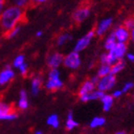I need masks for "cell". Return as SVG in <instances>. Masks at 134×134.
<instances>
[{
	"label": "cell",
	"mask_w": 134,
	"mask_h": 134,
	"mask_svg": "<svg viewBox=\"0 0 134 134\" xmlns=\"http://www.w3.org/2000/svg\"><path fill=\"white\" fill-rule=\"evenodd\" d=\"M70 40H71V36H70L69 34L62 33L57 37V38H56V44H57V46H59V47H62V46H64L65 44H67Z\"/></svg>",
	"instance_id": "7402d4cb"
},
{
	"label": "cell",
	"mask_w": 134,
	"mask_h": 134,
	"mask_svg": "<svg viewBox=\"0 0 134 134\" xmlns=\"http://www.w3.org/2000/svg\"><path fill=\"white\" fill-rule=\"evenodd\" d=\"M15 77V72L9 66H7L3 70L0 71V85H6L13 80Z\"/></svg>",
	"instance_id": "7c38bea8"
},
{
	"label": "cell",
	"mask_w": 134,
	"mask_h": 134,
	"mask_svg": "<svg viewBox=\"0 0 134 134\" xmlns=\"http://www.w3.org/2000/svg\"><path fill=\"white\" fill-rule=\"evenodd\" d=\"M116 78L113 74H108L104 77H100L98 79V83L96 85V88L99 91H102L103 93H106L107 91H110L113 89L115 85Z\"/></svg>",
	"instance_id": "5b68a950"
},
{
	"label": "cell",
	"mask_w": 134,
	"mask_h": 134,
	"mask_svg": "<svg viewBox=\"0 0 134 134\" xmlns=\"http://www.w3.org/2000/svg\"><path fill=\"white\" fill-rule=\"evenodd\" d=\"M110 73H111V66L100 64V66H99V68L98 69V72H97V75L100 78V77H104Z\"/></svg>",
	"instance_id": "cb8c5ba5"
},
{
	"label": "cell",
	"mask_w": 134,
	"mask_h": 134,
	"mask_svg": "<svg viewBox=\"0 0 134 134\" xmlns=\"http://www.w3.org/2000/svg\"><path fill=\"white\" fill-rule=\"evenodd\" d=\"M65 127H66V130L70 131V130H73L76 127H78V122H77L75 119H74V116L72 112H69L67 115V119H66V122H65Z\"/></svg>",
	"instance_id": "ac0fdd59"
},
{
	"label": "cell",
	"mask_w": 134,
	"mask_h": 134,
	"mask_svg": "<svg viewBox=\"0 0 134 134\" xmlns=\"http://www.w3.org/2000/svg\"><path fill=\"white\" fill-rule=\"evenodd\" d=\"M46 123L49 127H54V129H57L60 125V121H59V117H58L57 114H53L51 115L48 116L47 120H46Z\"/></svg>",
	"instance_id": "ffe728a7"
},
{
	"label": "cell",
	"mask_w": 134,
	"mask_h": 134,
	"mask_svg": "<svg viewBox=\"0 0 134 134\" xmlns=\"http://www.w3.org/2000/svg\"><path fill=\"white\" fill-rule=\"evenodd\" d=\"M116 42H117V41H116L115 38H114V34L111 33L110 35H108V36L106 37L105 40H104V48H105L107 51H109V50H111L114 45L116 44Z\"/></svg>",
	"instance_id": "603a6c76"
},
{
	"label": "cell",
	"mask_w": 134,
	"mask_h": 134,
	"mask_svg": "<svg viewBox=\"0 0 134 134\" xmlns=\"http://www.w3.org/2000/svg\"><path fill=\"white\" fill-rule=\"evenodd\" d=\"M99 61H100V64L107 65V54H101L99 56Z\"/></svg>",
	"instance_id": "d6a6232c"
},
{
	"label": "cell",
	"mask_w": 134,
	"mask_h": 134,
	"mask_svg": "<svg viewBox=\"0 0 134 134\" xmlns=\"http://www.w3.org/2000/svg\"><path fill=\"white\" fill-rule=\"evenodd\" d=\"M126 56H127V61H130V62H131V63H134V54H132V53H127Z\"/></svg>",
	"instance_id": "836d02e7"
},
{
	"label": "cell",
	"mask_w": 134,
	"mask_h": 134,
	"mask_svg": "<svg viewBox=\"0 0 134 134\" xmlns=\"http://www.w3.org/2000/svg\"><path fill=\"white\" fill-rule=\"evenodd\" d=\"M96 89V83H94L91 80H87L85 81L83 85H81L80 89H79L78 95L79 98L81 97H85L86 95L90 94L91 92H93Z\"/></svg>",
	"instance_id": "4fadbf2b"
},
{
	"label": "cell",
	"mask_w": 134,
	"mask_h": 134,
	"mask_svg": "<svg viewBox=\"0 0 134 134\" xmlns=\"http://www.w3.org/2000/svg\"><path fill=\"white\" fill-rule=\"evenodd\" d=\"M25 19V9L16 7L14 5H9L5 8L0 16V29L4 34L17 26Z\"/></svg>",
	"instance_id": "6da1fadb"
},
{
	"label": "cell",
	"mask_w": 134,
	"mask_h": 134,
	"mask_svg": "<svg viewBox=\"0 0 134 134\" xmlns=\"http://www.w3.org/2000/svg\"><path fill=\"white\" fill-rule=\"evenodd\" d=\"M17 69H18L19 72L22 74L23 76H25V75L27 74V72H28V66H27L26 63H24V64L21 65Z\"/></svg>",
	"instance_id": "f546056e"
},
{
	"label": "cell",
	"mask_w": 134,
	"mask_h": 134,
	"mask_svg": "<svg viewBox=\"0 0 134 134\" xmlns=\"http://www.w3.org/2000/svg\"><path fill=\"white\" fill-rule=\"evenodd\" d=\"M42 85V79L40 76H35L31 79V83H30V91L33 96H38L41 88Z\"/></svg>",
	"instance_id": "9a60e30c"
},
{
	"label": "cell",
	"mask_w": 134,
	"mask_h": 134,
	"mask_svg": "<svg viewBox=\"0 0 134 134\" xmlns=\"http://www.w3.org/2000/svg\"><path fill=\"white\" fill-rule=\"evenodd\" d=\"M98 79H99V77H98V75H96V76H93V77H92V78L90 79V80H91L94 83H96V85H97V83H98Z\"/></svg>",
	"instance_id": "8d00e7d4"
},
{
	"label": "cell",
	"mask_w": 134,
	"mask_h": 134,
	"mask_svg": "<svg viewBox=\"0 0 134 134\" xmlns=\"http://www.w3.org/2000/svg\"><path fill=\"white\" fill-rule=\"evenodd\" d=\"M11 5H14L16 7L22 8V9H25V7H27L29 5V3L31 2L30 0H9Z\"/></svg>",
	"instance_id": "484cf974"
},
{
	"label": "cell",
	"mask_w": 134,
	"mask_h": 134,
	"mask_svg": "<svg viewBox=\"0 0 134 134\" xmlns=\"http://www.w3.org/2000/svg\"><path fill=\"white\" fill-rule=\"evenodd\" d=\"M122 95H123V92L121 91L120 89H117V90H114V91L113 92L112 96L114 98H120Z\"/></svg>",
	"instance_id": "1f68e13d"
},
{
	"label": "cell",
	"mask_w": 134,
	"mask_h": 134,
	"mask_svg": "<svg viewBox=\"0 0 134 134\" xmlns=\"http://www.w3.org/2000/svg\"><path fill=\"white\" fill-rule=\"evenodd\" d=\"M117 42L127 43L130 40V30L125 26H117L113 32Z\"/></svg>",
	"instance_id": "8fae6325"
},
{
	"label": "cell",
	"mask_w": 134,
	"mask_h": 134,
	"mask_svg": "<svg viewBox=\"0 0 134 134\" xmlns=\"http://www.w3.org/2000/svg\"><path fill=\"white\" fill-rule=\"evenodd\" d=\"M133 87H134V83H132V82H127V83H126L125 85H123L121 91L123 92V94H125V93H127L129 91H130Z\"/></svg>",
	"instance_id": "f1b7e54d"
},
{
	"label": "cell",
	"mask_w": 134,
	"mask_h": 134,
	"mask_svg": "<svg viewBox=\"0 0 134 134\" xmlns=\"http://www.w3.org/2000/svg\"><path fill=\"white\" fill-rule=\"evenodd\" d=\"M24 63H25V56L24 54H18L14 58L13 63H12V66L15 69H18L21 65H23Z\"/></svg>",
	"instance_id": "4316f807"
},
{
	"label": "cell",
	"mask_w": 134,
	"mask_h": 134,
	"mask_svg": "<svg viewBox=\"0 0 134 134\" xmlns=\"http://www.w3.org/2000/svg\"><path fill=\"white\" fill-rule=\"evenodd\" d=\"M44 86L49 91H56L63 86V81L60 79V72L57 69H51Z\"/></svg>",
	"instance_id": "3957f363"
},
{
	"label": "cell",
	"mask_w": 134,
	"mask_h": 134,
	"mask_svg": "<svg viewBox=\"0 0 134 134\" xmlns=\"http://www.w3.org/2000/svg\"><path fill=\"white\" fill-rule=\"evenodd\" d=\"M35 134H43L42 131H40V130H38V131L35 132Z\"/></svg>",
	"instance_id": "ab89813d"
},
{
	"label": "cell",
	"mask_w": 134,
	"mask_h": 134,
	"mask_svg": "<svg viewBox=\"0 0 134 134\" xmlns=\"http://www.w3.org/2000/svg\"><path fill=\"white\" fill-rule=\"evenodd\" d=\"M124 26L129 30H131L134 28V18L133 17H129L124 22Z\"/></svg>",
	"instance_id": "83f0119b"
},
{
	"label": "cell",
	"mask_w": 134,
	"mask_h": 134,
	"mask_svg": "<svg viewBox=\"0 0 134 134\" xmlns=\"http://www.w3.org/2000/svg\"><path fill=\"white\" fill-rule=\"evenodd\" d=\"M95 36H96V34H95L94 30H91V31L87 32L85 35H83V37H81L76 41V43L74 45L73 51H76V52H78V53H80V52L85 50L89 46L90 43L92 42V40H93Z\"/></svg>",
	"instance_id": "52a82bcc"
},
{
	"label": "cell",
	"mask_w": 134,
	"mask_h": 134,
	"mask_svg": "<svg viewBox=\"0 0 134 134\" xmlns=\"http://www.w3.org/2000/svg\"><path fill=\"white\" fill-rule=\"evenodd\" d=\"M99 100L101 101L102 109L104 112H109L110 110L112 109L113 105H114V98H113L112 95L104 93V95L101 97V98Z\"/></svg>",
	"instance_id": "2e32d148"
},
{
	"label": "cell",
	"mask_w": 134,
	"mask_h": 134,
	"mask_svg": "<svg viewBox=\"0 0 134 134\" xmlns=\"http://www.w3.org/2000/svg\"><path fill=\"white\" fill-rule=\"evenodd\" d=\"M104 95L102 91H99L98 89H95L93 92H91L90 94L86 95L85 97H81L80 100L83 101V102H88V101H93V100H98L100 99L101 97Z\"/></svg>",
	"instance_id": "e0dca14e"
},
{
	"label": "cell",
	"mask_w": 134,
	"mask_h": 134,
	"mask_svg": "<svg viewBox=\"0 0 134 134\" xmlns=\"http://www.w3.org/2000/svg\"><path fill=\"white\" fill-rule=\"evenodd\" d=\"M113 23H114V20L112 17H106V18L100 20L97 25L96 30H94L95 34L98 37L104 36L109 31V29L112 27Z\"/></svg>",
	"instance_id": "ba28073f"
},
{
	"label": "cell",
	"mask_w": 134,
	"mask_h": 134,
	"mask_svg": "<svg viewBox=\"0 0 134 134\" xmlns=\"http://www.w3.org/2000/svg\"><path fill=\"white\" fill-rule=\"evenodd\" d=\"M81 64H82V59H81L80 54L78 52L72 51L66 56H64L63 65L65 66L67 69L75 70V69L80 68Z\"/></svg>",
	"instance_id": "277c9868"
},
{
	"label": "cell",
	"mask_w": 134,
	"mask_h": 134,
	"mask_svg": "<svg viewBox=\"0 0 134 134\" xmlns=\"http://www.w3.org/2000/svg\"><path fill=\"white\" fill-rule=\"evenodd\" d=\"M6 7H7V0H0V16Z\"/></svg>",
	"instance_id": "4dcf8cb0"
},
{
	"label": "cell",
	"mask_w": 134,
	"mask_h": 134,
	"mask_svg": "<svg viewBox=\"0 0 134 134\" xmlns=\"http://www.w3.org/2000/svg\"><path fill=\"white\" fill-rule=\"evenodd\" d=\"M133 98H134V94H133Z\"/></svg>",
	"instance_id": "60d3db41"
},
{
	"label": "cell",
	"mask_w": 134,
	"mask_h": 134,
	"mask_svg": "<svg viewBox=\"0 0 134 134\" xmlns=\"http://www.w3.org/2000/svg\"><path fill=\"white\" fill-rule=\"evenodd\" d=\"M115 134H127V133H126V131H124V130H119V131H116Z\"/></svg>",
	"instance_id": "f35d334b"
},
{
	"label": "cell",
	"mask_w": 134,
	"mask_h": 134,
	"mask_svg": "<svg viewBox=\"0 0 134 134\" xmlns=\"http://www.w3.org/2000/svg\"><path fill=\"white\" fill-rule=\"evenodd\" d=\"M125 68V62L123 60H119L117 62H115L114 64H113L111 66V74L115 76L116 74H118L119 72H121Z\"/></svg>",
	"instance_id": "44dd1931"
},
{
	"label": "cell",
	"mask_w": 134,
	"mask_h": 134,
	"mask_svg": "<svg viewBox=\"0 0 134 134\" xmlns=\"http://www.w3.org/2000/svg\"><path fill=\"white\" fill-rule=\"evenodd\" d=\"M21 29H22V27H21V25H17V26L13 27L12 29H10L8 33H6V37H7V38H16V37L18 36L19 33L21 32Z\"/></svg>",
	"instance_id": "d4e9b609"
},
{
	"label": "cell",
	"mask_w": 134,
	"mask_h": 134,
	"mask_svg": "<svg viewBox=\"0 0 134 134\" xmlns=\"http://www.w3.org/2000/svg\"><path fill=\"white\" fill-rule=\"evenodd\" d=\"M64 55L58 52H54L47 56V66L50 69H58L63 64Z\"/></svg>",
	"instance_id": "30bf717a"
},
{
	"label": "cell",
	"mask_w": 134,
	"mask_h": 134,
	"mask_svg": "<svg viewBox=\"0 0 134 134\" xmlns=\"http://www.w3.org/2000/svg\"><path fill=\"white\" fill-rule=\"evenodd\" d=\"M130 40L134 41V28L130 30Z\"/></svg>",
	"instance_id": "d590c367"
},
{
	"label": "cell",
	"mask_w": 134,
	"mask_h": 134,
	"mask_svg": "<svg viewBox=\"0 0 134 134\" xmlns=\"http://www.w3.org/2000/svg\"><path fill=\"white\" fill-rule=\"evenodd\" d=\"M127 53V47L126 43L116 42V44L107 53V65L112 66L115 62L122 60Z\"/></svg>",
	"instance_id": "7a4b0ae2"
},
{
	"label": "cell",
	"mask_w": 134,
	"mask_h": 134,
	"mask_svg": "<svg viewBox=\"0 0 134 134\" xmlns=\"http://www.w3.org/2000/svg\"><path fill=\"white\" fill-rule=\"evenodd\" d=\"M32 3L34 4H43V3H46L49 0H30Z\"/></svg>",
	"instance_id": "e575fe53"
},
{
	"label": "cell",
	"mask_w": 134,
	"mask_h": 134,
	"mask_svg": "<svg viewBox=\"0 0 134 134\" xmlns=\"http://www.w3.org/2000/svg\"><path fill=\"white\" fill-rule=\"evenodd\" d=\"M106 123V119L102 116H96L92 119L91 122L89 123V127L91 129H97V127H103Z\"/></svg>",
	"instance_id": "d6986e66"
},
{
	"label": "cell",
	"mask_w": 134,
	"mask_h": 134,
	"mask_svg": "<svg viewBox=\"0 0 134 134\" xmlns=\"http://www.w3.org/2000/svg\"><path fill=\"white\" fill-rule=\"evenodd\" d=\"M90 14H91V9L88 7H81L77 9L72 14V19L77 24L83 23L89 18Z\"/></svg>",
	"instance_id": "9c48e42d"
},
{
	"label": "cell",
	"mask_w": 134,
	"mask_h": 134,
	"mask_svg": "<svg viewBox=\"0 0 134 134\" xmlns=\"http://www.w3.org/2000/svg\"><path fill=\"white\" fill-rule=\"evenodd\" d=\"M42 35H43V32L42 31H38L36 33V37H37V38H40V37H42Z\"/></svg>",
	"instance_id": "74e56055"
},
{
	"label": "cell",
	"mask_w": 134,
	"mask_h": 134,
	"mask_svg": "<svg viewBox=\"0 0 134 134\" xmlns=\"http://www.w3.org/2000/svg\"><path fill=\"white\" fill-rule=\"evenodd\" d=\"M17 118V114L12 111L10 104L0 99V121H13Z\"/></svg>",
	"instance_id": "8992f818"
},
{
	"label": "cell",
	"mask_w": 134,
	"mask_h": 134,
	"mask_svg": "<svg viewBox=\"0 0 134 134\" xmlns=\"http://www.w3.org/2000/svg\"><path fill=\"white\" fill-rule=\"evenodd\" d=\"M29 107L28 96L25 89H22L19 94V99L17 102V108L21 111H25Z\"/></svg>",
	"instance_id": "5bb4252c"
}]
</instances>
